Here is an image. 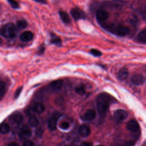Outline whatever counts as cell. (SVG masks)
Returning a JSON list of instances; mask_svg holds the SVG:
<instances>
[{"mask_svg": "<svg viewBox=\"0 0 146 146\" xmlns=\"http://www.w3.org/2000/svg\"><path fill=\"white\" fill-rule=\"evenodd\" d=\"M115 99L107 93L100 94L96 98L97 109L101 115H105L108 110L111 103L114 101Z\"/></svg>", "mask_w": 146, "mask_h": 146, "instance_id": "cell-1", "label": "cell"}, {"mask_svg": "<svg viewBox=\"0 0 146 146\" xmlns=\"http://www.w3.org/2000/svg\"><path fill=\"white\" fill-rule=\"evenodd\" d=\"M1 35L7 38H14L18 34L17 27L13 23H9L4 25L0 30Z\"/></svg>", "mask_w": 146, "mask_h": 146, "instance_id": "cell-2", "label": "cell"}, {"mask_svg": "<svg viewBox=\"0 0 146 146\" xmlns=\"http://www.w3.org/2000/svg\"><path fill=\"white\" fill-rule=\"evenodd\" d=\"M110 30L113 32L117 35L121 36H124L128 35L130 31L128 27L125 26H120V25L114 27V28L111 27Z\"/></svg>", "mask_w": 146, "mask_h": 146, "instance_id": "cell-3", "label": "cell"}, {"mask_svg": "<svg viewBox=\"0 0 146 146\" xmlns=\"http://www.w3.org/2000/svg\"><path fill=\"white\" fill-rule=\"evenodd\" d=\"M60 113L59 112L54 113L53 116L48 120V127L51 131H55L56 129V123L58 119L60 117Z\"/></svg>", "mask_w": 146, "mask_h": 146, "instance_id": "cell-4", "label": "cell"}, {"mask_svg": "<svg viewBox=\"0 0 146 146\" xmlns=\"http://www.w3.org/2000/svg\"><path fill=\"white\" fill-rule=\"evenodd\" d=\"M114 117L115 120L119 122L125 120L128 117V113L123 110H117L114 113Z\"/></svg>", "mask_w": 146, "mask_h": 146, "instance_id": "cell-5", "label": "cell"}, {"mask_svg": "<svg viewBox=\"0 0 146 146\" xmlns=\"http://www.w3.org/2000/svg\"><path fill=\"white\" fill-rule=\"evenodd\" d=\"M32 132L30 128L27 126H24L19 132V137L21 139H27L31 136Z\"/></svg>", "mask_w": 146, "mask_h": 146, "instance_id": "cell-6", "label": "cell"}, {"mask_svg": "<svg viewBox=\"0 0 146 146\" xmlns=\"http://www.w3.org/2000/svg\"><path fill=\"white\" fill-rule=\"evenodd\" d=\"M9 120L13 124L18 125L22 122L23 120V116L20 113L15 112L10 116Z\"/></svg>", "mask_w": 146, "mask_h": 146, "instance_id": "cell-7", "label": "cell"}, {"mask_svg": "<svg viewBox=\"0 0 146 146\" xmlns=\"http://www.w3.org/2000/svg\"><path fill=\"white\" fill-rule=\"evenodd\" d=\"M131 82L136 86H140L143 84L145 82L144 76L140 74H135L131 78Z\"/></svg>", "mask_w": 146, "mask_h": 146, "instance_id": "cell-8", "label": "cell"}, {"mask_svg": "<svg viewBox=\"0 0 146 146\" xmlns=\"http://www.w3.org/2000/svg\"><path fill=\"white\" fill-rule=\"evenodd\" d=\"M72 17L75 20H79L84 18V14L83 11L78 8H73L70 11Z\"/></svg>", "mask_w": 146, "mask_h": 146, "instance_id": "cell-9", "label": "cell"}, {"mask_svg": "<svg viewBox=\"0 0 146 146\" xmlns=\"http://www.w3.org/2000/svg\"><path fill=\"white\" fill-rule=\"evenodd\" d=\"M108 13L103 10H99L97 11L96 14V19L100 22L106 21L108 18Z\"/></svg>", "mask_w": 146, "mask_h": 146, "instance_id": "cell-10", "label": "cell"}, {"mask_svg": "<svg viewBox=\"0 0 146 146\" xmlns=\"http://www.w3.org/2000/svg\"><path fill=\"white\" fill-rule=\"evenodd\" d=\"M79 135L83 137H86L88 136L91 133L90 128L86 125H82L79 128Z\"/></svg>", "mask_w": 146, "mask_h": 146, "instance_id": "cell-11", "label": "cell"}, {"mask_svg": "<svg viewBox=\"0 0 146 146\" xmlns=\"http://www.w3.org/2000/svg\"><path fill=\"white\" fill-rule=\"evenodd\" d=\"M127 128L132 132H137L139 129V125L135 120H131L127 125Z\"/></svg>", "mask_w": 146, "mask_h": 146, "instance_id": "cell-12", "label": "cell"}, {"mask_svg": "<svg viewBox=\"0 0 146 146\" xmlns=\"http://www.w3.org/2000/svg\"><path fill=\"white\" fill-rule=\"evenodd\" d=\"M34 35L32 32L30 31H26L23 32L20 35V39L23 42H28L33 38Z\"/></svg>", "mask_w": 146, "mask_h": 146, "instance_id": "cell-13", "label": "cell"}, {"mask_svg": "<svg viewBox=\"0 0 146 146\" xmlns=\"http://www.w3.org/2000/svg\"><path fill=\"white\" fill-rule=\"evenodd\" d=\"M96 116V112L93 110H88L84 113L83 117L86 121H91L95 119Z\"/></svg>", "mask_w": 146, "mask_h": 146, "instance_id": "cell-14", "label": "cell"}, {"mask_svg": "<svg viewBox=\"0 0 146 146\" xmlns=\"http://www.w3.org/2000/svg\"><path fill=\"white\" fill-rule=\"evenodd\" d=\"M63 82L62 80H56L50 84V87L53 90H59L63 86Z\"/></svg>", "mask_w": 146, "mask_h": 146, "instance_id": "cell-15", "label": "cell"}, {"mask_svg": "<svg viewBox=\"0 0 146 146\" xmlns=\"http://www.w3.org/2000/svg\"><path fill=\"white\" fill-rule=\"evenodd\" d=\"M33 110L37 113H42L45 110V106L41 103H35L33 106Z\"/></svg>", "mask_w": 146, "mask_h": 146, "instance_id": "cell-16", "label": "cell"}, {"mask_svg": "<svg viewBox=\"0 0 146 146\" xmlns=\"http://www.w3.org/2000/svg\"><path fill=\"white\" fill-rule=\"evenodd\" d=\"M129 74V72L126 68L120 69L117 74V78L120 80H124L127 79Z\"/></svg>", "mask_w": 146, "mask_h": 146, "instance_id": "cell-17", "label": "cell"}, {"mask_svg": "<svg viewBox=\"0 0 146 146\" xmlns=\"http://www.w3.org/2000/svg\"><path fill=\"white\" fill-rule=\"evenodd\" d=\"M59 14L60 17V19L64 23H69L70 22V21H71L70 18L68 14L66 12L63 11H60L59 12Z\"/></svg>", "mask_w": 146, "mask_h": 146, "instance_id": "cell-18", "label": "cell"}, {"mask_svg": "<svg viewBox=\"0 0 146 146\" xmlns=\"http://www.w3.org/2000/svg\"><path fill=\"white\" fill-rule=\"evenodd\" d=\"M28 123L30 126L33 127H36L39 124V121H38L37 117L34 115H32L29 117Z\"/></svg>", "mask_w": 146, "mask_h": 146, "instance_id": "cell-19", "label": "cell"}, {"mask_svg": "<svg viewBox=\"0 0 146 146\" xmlns=\"http://www.w3.org/2000/svg\"><path fill=\"white\" fill-rule=\"evenodd\" d=\"M10 131V126L7 123H2L0 125V133L1 134L7 133Z\"/></svg>", "mask_w": 146, "mask_h": 146, "instance_id": "cell-20", "label": "cell"}, {"mask_svg": "<svg viewBox=\"0 0 146 146\" xmlns=\"http://www.w3.org/2000/svg\"><path fill=\"white\" fill-rule=\"evenodd\" d=\"M137 38L139 41L142 43H146V29L140 32Z\"/></svg>", "mask_w": 146, "mask_h": 146, "instance_id": "cell-21", "label": "cell"}, {"mask_svg": "<svg viewBox=\"0 0 146 146\" xmlns=\"http://www.w3.org/2000/svg\"><path fill=\"white\" fill-rule=\"evenodd\" d=\"M51 43L54 44L58 46H60L62 45V40L56 36L52 38V39H51Z\"/></svg>", "mask_w": 146, "mask_h": 146, "instance_id": "cell-22", "label": "cell"}, {"mask_svg": "<svg viewBox=\"0 0 146 146\" xmlns=\"http://www.w3.org/2000/svg\"><path fill=\"white\" fill-rule=\"evenodd\" d=\"M75 91L79 95H83L85 93V87L83 85L77 86L75 88Z\"/></svg>", "mask_w": 146, "mask_h": 146, "instance_id": "cell-23", "label": "cell"}, {"mask_svg": "<svg viewBox=\"0 0 146 146\" xmlns=\"http://www.w3.org/2000/svg\"><path fill=\"white\" fill-rule=\"evenodd\" d=\"M17 26L19 28H20V29H24V28H25L27 26V23L24 20H19V21H18L17 22Z\"/></svg>", "mask_w": 146, "mask_h": 146, "instance_id": "cell-24", "label": "cell"}, {"mask_svg": "<svg viewBox=\"0 0 146 146\" xmlns=\"http://www.w3.org/2000/svg\"><path fill=\"white\" fill-rule=\"evenodd\" d=\"M5 92H6L5 84L3 82H0V98L4 95V94H5Z\"/></svg>", "mask_w": 146, "mask_h": 146, "instance_id": "cell-25", "label": "cell"}, {"mask_svg": "<svg viewBox=\"0 0 146 146\" xmlns=\"http://www.w3.org/2000/svg\"><path fill=\"white\" fill-rule=\"evenodd\" d=\"M7 1L9 3L10 5V6L14 9H17L19 7L18 2L15 0H7Z\"/></svg>", "mask_w": 146, "mask_h": 146, "instance_id": "cell-26", "label": "cell"}, {"mask_svg": "<svg viewBox=\"0 0 146 146\" xmlns=\"http://www.w3.org/2000/svg\"><path fill=\"white\" fill-rule=\"evenodd\" d=\"M90 53L92 55H94L95 56H97V57L100 56L102 55V52L97 49H94V48L91 49L90 51Z\"/></svg>", "mask_w": 146, "mask_h": 146, "instance_id": "cell-27", "label": "cell"}, {"mask_svg": "<svg viewBox=\"0 0 146 146\" xmlns=\"http://www.w3.org/2000/svg\"><path fill=\"white\" fill-rule=\"evenodd\" d=\"M70 127V124L67 121H63L60 124V128L63 129H67Z\"/></svg>", "mask_w": 146, "mask_h": 146, "instance_id": "cell-28", "label": "cell"}, {"mask_svg": "<svg viewBox=\"0 0 146 146\" xmlns=\"http://www.w3.org/2000/svg\"><path fill=\"white\" fill-rule=\"evenodd\" d=\"M135 143L133 141H125L122 146H134Z\"/></svg>", "mask_w": 146, "mask_h": 146, "instance_id": "cell-29", "label": "cell"}, {"mask_svg": "<svg viewBox=\"0 0 146 146\" xmlns=\"http://www.w3.org/2000/svg\"><path fill=\"white\" fill-rule=\"evenodd\" d=\"M22 87H19L16 90L15 93V96H14L15 98H17L19 96V95H20V94H21V92L22 91Z\"/></svg>", "mask_w": 146, "mask_h": 146, "instance_id": "cell-30", "label": "cell"}, {"mask_svg": "<svg viewBox=\"0 0 146 146\" xmlns=\"http://www.w3.org/2000/svg\"><path fill=\"white\" fill-rule=\"evenodd\" d=\"M23 146H34V144L30 140H26L23 144Z\"/></svg>", "mask_w": 146, "mask_h": 146, "instance_id": "cell-31", "label": "cell"}, {"mask_svg": "<svg viewBox=\"0 0 146 146\" xmlns=\"http://www.w3.org/2000/svg\"><path fill=\"white\" fill-rule=\"evenodd\" d=\"M81 146H92V144L91 142H83Z\"/></svg>", "mask_w": 146, "mask_h": 146, "instance_id": "cell-32", "label": "cell"}, {"mask_svg": "<svg viewBox=\"0 0 146 146\" xmlns=\"http://www.w3.org/2000/svg\"><path fill=\"white\" fill-rule=\"evenodd\" d=\"M36 2H38V3H42V4H46L47 3V1L46 0H33Z\"/></svg>", "mask_w": 146, "mask_h": 146, "instance_id": "cell-33", "label": "cell"}, {"mask_svg": "<svg viewBox=\"0 0 146 146\" xmlns=\"http://www.w3.org/2000/svg\"><path fill=\"white\" fill-rule=\"evenodd\" d=\"M7 146H19V144L15 142H12L10 144H9V145Z\"/></svg>", "mask_w": 146, "mask_h": 146, "instance_id": "cell-34", "label": "cell"}, {"mask_svg": "<svg viewBox=\"0 0 146 146\" xmlns=\"http://www.w3.org/2000/svg\"><path fill=\"white\" fill-rule=\"evenodd\" d=\"M1 43H2V40H1V39L0 38V44H1Z\"/></svg>", "mask_w": 146, "mask_h": 146, "instance_id": "cell-35", "label": "cell"}, {"mask_svg": "<svg viewBox=\"0 0 146 146\" xmlns=\"http://www.w3.org/2000/svg\"><path fill=\"white\" fill-rule=\"evenodd\" d=\"M97 146H104V145H97Z\"/></svg>", "mask_w": 146, "mask_h": 146, "instance_id": "cell-36", "label": "cell"}]
</instances>
